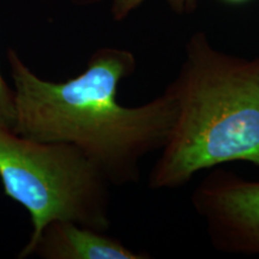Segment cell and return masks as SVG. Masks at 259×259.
Listing matches in <instances>:
<instances>
[{
	"instance_id": "6da1fadb",
	"label": "cell",
	"mask_w": 259,
	"mask_h": 259,
	"mask_svg": "<svg viewBox=\"0 0 259 259\" xmlns=\"http://www.w3.org/2000/svg\"><path fill=\"white\" fill-rule=\"evenodd\" d=\"M14 83V131L40 142L65 143L85 155L112 186L141 180L142 161L166 144L177 103L166 88L137 107L122 106L119 85L137 69L128 50L101 47L73 78L38 77L14 48L6 51Z\"/></svg>"
},
{
	"instance_id": "7a4b0ae2",
	"label": "cell",
	"mask_w": 259,
	"mask_h": 259,
	"mask_svg": "<svg viewBox=\"0 0 259 259\" xmlns=\"http://www.w3.org/2000/svg\"><path fill=\"white\" fill-rule=\"evenodd\" d=\"M167 88L177 116L149 174L150 190H174L229 162L259 167V58L231 56L197 31Z\"/></svg>"
},
{
	"instance_id": "3957f363",
	"label": "cell",
	"mask_w": 259,
	"mask_h": 259,
	"mask_svg": "<svg viewBox=\"0 0 259 259\" xmlns=\"http://www.w3.org/2000/svg\"><path fill=\"white\" fill-rule=\"evenodd\" d=\"M0 181L30 216L32 232L19 259L31 257L44 228L56 220L111 228L112 185L73 145L35 141L0 124Z\"/></svg>"
},
{
	"instance_id": "5b68a950",
	"label": "cell",
	"mask_w": 259,
	"mask_h": 259,
	"mask_svg": "<svg viewBox=\"0 0 259 259\" xmlns=\"http://www.w3.org/2000/svg\"><path fill=\"white\" fill-rule=\"evenodd\" d=\"M72 221L56 220L45 227L31 255L42 259H148L119 239Z\"/></svg>"
},
{
	"instance_id": "9c48e42d",
	"label": "cell",
	"mask_w": 259,
	"mask_h": 259,
	"mask_svg": "<svg viewBox=\"0 0 259 259\" xmlns=\"http://www.w3.org/2000/svg\"><path fill=\"white\" fill-rule=\"evenodd\" d=\"M221 2L226 3V4H231V5H241V4H245V3H248L250 0H221Z\"/></svg>"
},
{
	"instance_id": "52a82bcc",
	"label": "cell",
	"mask_w": 259,
	"mask_h": 259,
	"mask_svg": "<svg viewBox=\"0 0 259 259\" xmlns=\"http://www.w3.org/2000/svg\"><path fill=\"white\" fill-rule=\"evenodd\" d=\"M0 124L14 130L16 124V107L14 89L9 87L0 72Z\"/></svg>"
},
{
	"instance_id": "8992f818",
	"label": "cell",
	"mask_w": 259,
	"mask_h": 259,
	"mask_svg": "<svg viewBox=\"0 0 259 259\" xmlns=\"http://www.w3.org/2000/svg\"><path fill=\"white\" fill-rule=\"evenodd\" d=\"M147 0H112L111 15L115 22L128 17ZM171 11L177 15H191L198 6V0H166Z\"/></svg>"
},
{
	"instance_id": "277c9868",
	"label": "cell",
	"mask_w": 259,
	"mask_h": 259,
	"mask_svg": "<svg viewBox=\"0 0 259 259\" xmlns=\"http://www.w3.org/2000/svg\"><path fill=\"white\" fill-rule=\"evenodd\" d=\"M191 203L213 248L259 254V181L216 167L193 191Z\"/></svg>"
},
{
	"instance_id": "ba28073f",
	"label": "cell",
	"mask_w": 259,
	"mask_h": 259,
	"mask_svg": "<svg viewBox=\"0 0 259 259\" xmlns=\"http://www.w3.org/2000/svg\"><path fill=\"white\" fill-rule=\"evenodd\" d=\"M70 2L76 6H80V8H88V6L101 4V3L105 2V0H70Z\"/></svg>"
}]
</instances>
